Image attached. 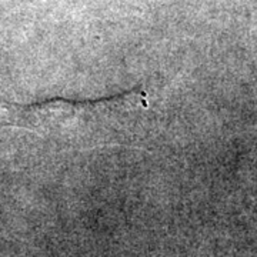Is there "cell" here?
Wrapping results in <instances>:
<instances>
[{
    "mask_svg": "<svg viewBox=\"0 0 257 257\" xmlns=\"http://www.w3.org/2000/svg\"><path fill=\"white\" fill-rule=\"evenodd\" d=\"M6 123L69 150L128 147L140 142L149 124L150 96L143 89L96 101L46 100L10 104Z\"/></svg>",
    "mask_w": 257,
    "mask_h": 257,
    "instance_id": "1",
    "label": "cell"
}]
</instances>
